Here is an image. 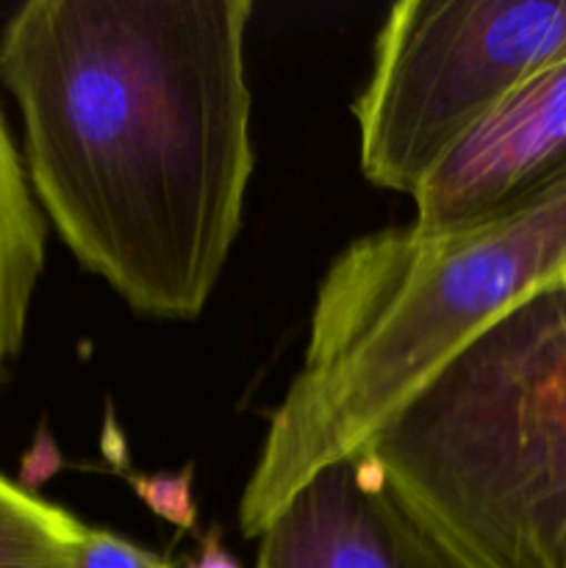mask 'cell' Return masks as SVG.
I'll return each mask as SVG.
<instances>
[{
    "mask_svg": "<svg viewBox=\"0 0 566 568\" xmlns=\"http://www.w3.org/2000/svg\"><path fill=\"white\" fill-rule=\"evenodd\" d=\"M250 0H28L0 33L28 183L137 314L194 320L255 170Z\"/></svg>",
    "mask_w": 566,
    "mask_h": 568,
    "instance_id": "obj_1",
    "label": "cell"
},
{
    "mask_svg": "<svg viewBox=\"0 0 566 568\" xmlns=\"http://www.w3.org/2000/svg\"><path fill=\"white\" fill-rule=\"evenodd\" d=\"M566 283V166L453 233L386 227L325 272L303 366L272 410L239 525L259 538L322 469L358 458L383 427L494 322Z\"/></svg>",
    "mask_w": 566,
    "mask_h": 568,
    "instance_id": "obj_2",
    "label": "cell"
},
{
    "mask_svg": "<svg viewBox=\"0 0 566 568\" xmlns=\"http://www.w3.org/2000/svg\"><path fill=\"white\" fill-rule=\"evenodd\" d=\"M366 453L461 568H566V283L494 322Z\"/></svg>",
    "mask_w": 566,
    "mask_h": 568,
    "instance_id": "obj_3",
    "label": "cell"
},
{
    "mask_svg": "<svg viewBox=\"0 0 566 568\" xmlns=\"http://www.w3.org/2000/svg\"><path fill=\"white\" fill-rule=\"evenodd\" d=\"M566 61V0H400L353 103L366 181L414 194L516 89Z\"/></svg>",
    "mask_w": 566,
    "mask_h": 568,
    "instance_id": "obj_4",
    "label": "cell"
},
{
    "mask_svg": "<svg viewBox=\"0 0 566 568\" xmlns=\"http://www.w3.org/2000/svg\"><path fill=\"white\" fill-rule=\"evenodd\" d=\"M259 538L255 568H461L370 453L311 477Z\"/></svg>",
    "mask_w": 566,
    "mask_h": 568,
    "instance_id": "obj_5",
    "label": "cell"
},
{
    "mask_svg": "<svg viewBox=\"0 0 566 568\" xmlns=\"http://www.w3.org/2000/svg\"><path fill=\"white\" fill-rule=\"evenodd\" d=\"M566 166V61L516 89L414 197L420 233H453L530 194Z\"/></svg>",
    "mask_w": 566,
    "mask_h": 568,
    "instance_id": "obj_6",
    "label": "cell"
},
{
    "mask_svg": "<svg viewBox=\"0 0 566 568\" xmlns=\"http://www.w3.org/2000/svg\"><path fill=\"white\" fill-rule=\"evenodd\" d=\"M44 266V220L0 111V386L26 342Z\"/></svg>",
    "mask_w": 566,
    "mask_h": 568,
    "instance_id": "obj_7",
    "label": "cell"
},
{
    "mask_svg": "<svg viewBox=\"0 0 566 568\" xmlns=\"http://www.w3.org/2000/svg\"><path fill=\"white\" fill-rule=\"evenodd\" d=\"M87 525L0 475V568H75Z\"/></svg>",
    "mask_w": 566,
    "mask_h": 568,
    "instance_id": "obj_8",
    "label": "cell"
},
{
    "mask_svg": "<svg viewBox=\"0 0 566 568\" xmlns=\"http://www.w3.org/2000/svg\"><path fill=\"white\" fill-rule=\"evenodd\" d=\"M75 568H175L166 558L148 552L109 530L87 527L75 555Z\"/></svg>",
    "mask_w": 566,
    "mask_h": 568,
    "instance_id": "obj_9",
    "label": "cell"
},
{
    "mask_svg": "<svg viewBox=\"0 0 566 568\" xmlns=\"http://www.w3.org/2000/svg\"><path fill=\"white\" fill-rule=\"evenodd\" d=\"M186 568H242V566H239L236 560H233V555L228 552L225 547H222L220 532L214 530L203 541V547H200L198 558H194Z\"/></svg>",
    "mask_w": 566,
    "mask_h": 568,
    "instance_id": "obj_10",
    "label": "cell"
}]
</instances>
